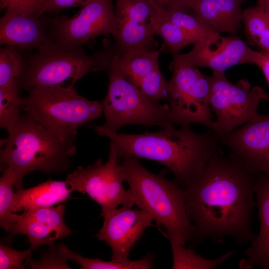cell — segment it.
Returning a JSON list of instances; mask_svg holds the SVG:
<instances>
[{
    "label": "cell",
    "instance_id": "obj_33",
    "mask_svg": "<svg viewBox=\"0 0 269 269\" xmlns=\"http://www.w3.org/2000/svg\"><path fill=\"white\" fill-rule=\"evenodd\" d=\"M67 260L61 253L58 247V248H51L48 252L43 255L41 259L38 262L29 259L26 263L30 264L33 269H69L66 264Z\"/></svg>",
    "mask_w": 269,
    "mask_h": 269
},
{
    "label": "cell",
    "instance_id": "obj_13",
    "mask_svg": "<svg viewBox=\"0 0 269 269\" xmlns=\"http://www.w3.org/2000/svg\"><path fill=\"white\" fill-rule=\"evenodd\" d=\"M257 52L239 38L219 34L197 41L187 53L175 54L173 63L207 67L213 71L225 72L236 65L254 64Z\"/></svg>",
    "mask_w": 269,
    "mask_h": 269
},
{
    "label": "cell",
    "instance_id": "obj_17",
    "mask_svg": "<svg viewBox=\"0 0 269 269\" xmlns=\"http://www.w3.org/2000/svg\"><path fill=\"white\" fill-rule=\"evenodd\" d=\"M243 0H186L187 8L211 31L235 33L241 27Z\"/></svg>",
    "mask_w": 269,
    "mask_h": 269
},
{
    "label": "cell",
    "instance_id": "obj_15",
    "mask_svg": "<svg viewBox=\"0 0 269 269\" xmlns=\"http://www.w3.org/2000/svg\"><path fill=\"white\" fill-rule=\"evenodd\" d=\"M65 209L64 205H59L24 210L11 230V236L26 235L30 247L34 250L40 245L51 246L56 240L72 232L64 222Z\"/></svg>",
    "mask_w": 269,
    "mask_h": 269
},
{
    "label": "cell",
    "instance_id": "obj_7",
    "mask_svg": "<svg viewBox=\"0 0 269 269\" xmlns=\"http://www.w3.org/2000/svg\"><path fill=\"white\" fill-rule=\"evenodd\" d=\"M107 71L108 92L101 102L105 122L99 126L101 129L117 133L129 124L157 126L162 129L173 125L168 120V105H161L146 98L119 72L112 60Z\"/></svg>",
    "mask_w": 269,
    "mask_h": 269
},
{
    "label": "cell",
    "instance_id": "obj_16",
    "mask_svg": "<svg viewBox=\"0 0 269 269\" xmlns=\"http://www.w3.org/2000/svg\"><path fill=\"white\" fill-rule=\"evenodd\" d=\"M39 17L5 11L0 20V44L25 50L39 49L49 39L46 33V22Z\"/></svg>",
    "mask_w": 269,
    "mask_h": 269
},
{
    "label": "cell",
    "instance_id": "obj_6",
    "mask_svg": "<svg viewBox=\"0 0 269 269\" xmlns=\"http://www.w3.org/2000/svg\"><path fill=\"white\" fill-rule=\"evenodd\" d=\"M113 53L102 51L92 56L86 54L81 46L48 41L38 51L24 59L20 87L29 89L39 86H61L71 80V87L88 73L106 70Z\"/></svg>",
    "mask_w": 269,
    "mask_h": 269
},
{
    "label": "cell",
    "instance_id": "obj_9",
    "mask_svg": "<svg viewBox=\"0 0 269 269\" xmlns=\"http://www.w3.org/2000/svg\"><path fill=\"white\" fill-rule=\"evenodd\" d=\"M173 75L168 82V120L181 126L197 123L212 129L210 76L195 66L173 63Z\"/></svg>",
    "mask_w": 269,
    "mask_h": 269
},
{
    "label": "cell",
    "instance_id": "obj_18",
    "mask_svg": "<svg viewBox=\"0 0 269 269\" xmlns=\"http://www.w3.org/2000/svg\"><path fill=\"white\" fill-rule=\"evenodd\" d=\"M257 197L256 206L261 223L259 234L251 242L245 251L247 259L243 260L246 269L255 265L263 269H269V178L256 177L254 186Z\"/></svg>",
    "mask_w": 269,
    "mask_h": 269
},
{
    "label": "cell",
    "instance_id": "obj_10",
    "mask_svg": "<svg viewBox=\"0 0 269 269\" xmlns=\"http://www.w3.org/2000/svg\"><path fill=\"white\" fill-rule=\"evenodd\" d=\"M120 158L110 145L107 161L98 160L86 167L79 166L65 180L73 190L87 194L102 207V214L122 205L134 206L132 194L126 190Z\"/></svg>",
    "mask_w": 269,
    "mask_h": 269
},
{
    "label": "cell",
    "instance_id": "obj_34",
    "mask_svg": "<svg viewBox=\"0 0 269 269\" xmlns=\"http://www.w3.org/2000/svg\"><path fill=\"white\" fill-rule=\"evenodd\" d=\"M92 0H44L42 14L47 11H58L64 8L82 6Z\"/></svg>",
    "mask_w": 269,
    "mask_h": 269
},
{
    "label": "cell",
    "instance_id": "obj_26",
    "mask_svg": "<svg viewBox=\"0 0 269 269\" xmlns=\"http://www.w3.org/2000/svg\"><path fill=\"white\" fill-rule=\"evenodd\" d=\"M16 175L10 167H7L0 178V225L6 232H10L18 222L20 215L14 214L13 207Z\"/></svg>",
    "mask_w": 269,
    "mask_h": 269
},
{
    "label": "cell",
    "instance_id": "obj_4",
    "mask_svg": "<svg viewBox=\"0 0 269 269\" xmlns=\"http://www.w3.org/2000/svg\"><path fill=\"white\" fill-rule=\"evenodd\" d=\"M0 144V161L11 168L16 175L15 187L22 188V180L27 173L66 171L70 158L76 151L74 143L63 142L35 120L21 116L15 126Z\"/></svg>",
    "mask_w": 269,
    "mask_h": 269
},
{
    "label": "cell",
    "instance_id": "obj_1",
    "mask_svg": "<svg viewBox=\"0 0 269 269\" xmlns=\"http://www.w3.org/2000/svg\"><path fill=\"white\" fill-rule=\"evenodd\" d=\"M256 177L219 150L204 169L182 186L192 240L221 242L231 237L239 244L251 242Z\"/></svg>",
    "mask_w": 269,
    "mask_h": 269
},
{
    "label": "cell",
    "instance_id": "obj_29",
    "mask_svg": "<svg viewBox=\"0 0 269 269\" xmlns=\"http://www.w3.org/2000/svg\"><path fill=\"white\" fill-rule=\"evenodd\" d=\"M170 19L176 25L194 38L197 41L215 37L220 34L208 29L195 15L193 16L179 10H168Z\"/></svg>",
    "mask_w": 269,
    "mask_h": 269
},
{
    "label": "cell",
    "instance_id": "obj_22",
    "mask_svg": "<svg viewBox=\"0 0 269 269\" xmlns=\"http://www.w3.org/2000/svg\"><path fill=\"white\" fill-rule=\"evenodd\" d=\"M153 7L151 20L155 35H158L174 53L197 41L182 28L175 24L169 18L166 9L152 1L148 0Z\"/></svg>",
    "mask_w": 269,
    "mask_h": 269
},
{
    "label": "cell",
    "instance_id": "obj_2",
    "mask_svg": "<svg viewBox=\"0 0 269 269\" xmlns=\"http://www.w3.org/2000/svg\"><path fill=\"white\" fill-rule=\"evenodd\" d=\"M94 128L100 135L109 138L120 158H144L162 164L172 172L179 186L186 185L200 173L221 150V139L211 129L197 134L190 125L179 129L172 125L156 132L128 134L111 133L99 126Z\"/></svg>",
    "mask_w": 269,
    "mask_h": 269
},
{
    "label": "cell",
    "instance_id": "obj_11",
    "mask_svg": "<svg viewBox=\"0 0 269 269\" xmlns=\"http://www.w3.org/2000/svg\"><path fill=\"white\" fill-rule=\"evenodd\" d=\"M50 22V39L81 46L98 36L113 35L118 27L113 0H92L74 16H59Z\"/></svg>",
    "mask_w": 269,
    "mask_h": 269
},
{
    "label": "cell",
    "instance_id": "obj_36",
    "mask_svg": "<svg viewBox=\"0 0 269 269\" xmlns=\"http://www.w3.org/2000/svg\"><path fill=\"white\" fill-rule=\"evenodd\" d=\"M156 5L168 10L184 11L187 9L186 0H150Z\"/></svg>",
    "mask_w": 269,
    "mask_h": 269
},
{
    "label": "cell",
    "instance_id": "obj_21",
    "mask_svg": "<svg viewBox=\"0 0 269 269\" xmlns=\"http://www.w3.org/2000/svg\"><path fill=\"white\" fill-rule=\"evenodd\" d=\"M117 29L112 35L119 50L117 53L148 49L155 35L151 21L148 23L127 19H117Z\"/></svg>",
    "mask_w": 269,
    "mask_h": 269
},
{
    "label": "cell",
    "instance_id": "obj_31",
    "mask_svg": "<svg viewBox=\"0 0 269 269\" xmlns=\"http://www.w3.org/2000/svg\"><path fill=\"white\" fill-rule=\"evenodd\" d=\"M33 249L29 248L24 251H17L4 245H0V269H24L23 261L30 259Z\"/></svg>",
    "mask_w": 269,
    "mask_h": 269
},
{
    "label": "cell",
    "instance_id": "obj_12",
    "mask_svg": "<svg viewBox=\"0 0 269 269\" xmlns=\"http://www.w3.org/2000/svg\"><path fill=\"white\" fill-rule=\"evenodd\" d=\"M231 158L256 177L269 178V114L235 129L221 139Z\"/></svg>",
    "mask_w": 269,
    "mask_h": 269
},
{
    "label": "cell",
    "instance_id": "obj_3",
    "mask_svg": "<svg viewBox=\"0 0 269 269\" xmlns=\"http://www.w3.org/2000/svg\"><path fill=\"white\" fill-rule=\"evenodd\" d=\"M123 158L122 176L129 185L134 205L149 213L157 225L166 230L169 241L184 245L192 240L194 228L187 214L182 188L166 179L165 170L154 174L137 158Z\"/></svg>",
    "mask_w": 269,
    "mask_h": 269
},
{
    "label": "cell",
    "instance_id": "obj_5",
    "mask_svg": "<svg viewBox=\"0 0 269 269\" xmlns=\"http://www.w3.org/2000/svg\"><path fill=\"white\" fill-rule=\"evenodd\" d=\"M21 98V110L60 140L74 143L80 126L99 118L101 102L90 101L74 87L60 85L35 87Z\"/></svg>",
    "mask_w": 269,
    "mask_h": 269
},
{
    "label": "cell",
    "instance_id": "obj_23",
    "mask_svg": "<svg viewBox=\"0 0 269 269\" xmlns=\"http://www.w3.org/2000/svg\"><path fill=\"white\" fill-rule=\"evenodd\" d=\"M242 20L251 42L269 52V5L258 4L243 10Z\"/></svg>",
    "mask_w": 269,
    "mask_h": 269
},
{
    "label": "cell",
    "instance_id": "obj_28",
    "mask_svg": "<svg viewBox=\"0 0 269 269\" xmlns=\"http://www.w3.org/2000/svg\"><path fill=\"white\" fill-rule=\"evenodd\" d=\"M24 59L14 46H7L0 51V87L19 79L23 72Z\"/></svg>",
    "mask_w": 269,
    "mask_h": 269
},
{
    "label": "cell",
    "instance_id": "obj_14",
    "mask_svg": "<svg viewBox=\"0 0 269 269\" xmlns=\"http://www.w3.org/2000/svg\"><path fill=\"white\" fill-rule=\"evenodd\" d=\"M102 215L104 223L96 237L110 247L112 260L129 259L132 248L141 238L145 229L153 226L151 215L138 208L132 209L123 206Z\"/></svg>",
    "mask_w": 269,
    "mask_h": 269
},
{
    "label": "cell",
    "instance_id": "obj_37",
    "mask_svg": "<svg viewBox=\"0 0 269 269\" xmlns=\"http://www.w3.org/2000/svg\"><path fill=\"white\" fill-rule=\"evenodd\" d=\"M258 4L262 5H269V0H258Z\"/></svg>",
    "mask_w": 269,
    "mask_h": 269
},
{
    "label": "cell",
    "instance_id": "obj_8",
    "mask_svg": "<svg viewBox=\"0 0 269 269\" xmlns=\"http://www.w3.org/2000/svg\"><path fill=\"white\" fill-rule=\"evenodd\" d=\"M210 78L209 104L216 116L211 129L221 139L256 119L259 115V104L265 101L267 93L260 86L252 87L246 79L233 84L227 79L224 72L213 71Z\"/></svg>",
    "mask_w": 269,
    "mask_h": 269
},
{
    "label": "cell",
    "instance_id": "obj_20",
    "mask_svg": "<svg viewBox=\"0 0 269 269\" xmlns=\"http://www.w3.org/2000/svg\"><path fill=\"white\" fill-rule=\"evenodd\" d=\"M160 51L161 49L153 51L140 48L113 53L112 63L127 80L137 87L143 77L159 67Z\"/></svg>",
    "mask_w": 269,
    "mask_h": 269
},
{
    "label": "cell",
    "instance_id": "obj_30",
    "mask_svg": "<svg viewBox=\"0 0 269 269\" xmlns=\"http://www.w3.org/2000/svg\"><path fill=\"white\" fill-rule=\"evenodd\" d=\"M137 87L150 100L159 103L168 98V82L163 77L157 67L143 77Z\"/></svg>",
    "mask_w": 269,
    "mask_h": 269
},
{
    "label": "cell",
    "instance_id": "obj_19",
    "mask_svg": "<svg viewBox=\"0 0 269 269\" xmlns=\"http://www.w3.org/2000/svg\"><path fill=\"white\" fill-rule=\"evenodd\" d=\"M69 187L66 181L49 180L28 189L18 188L14 194L13 211L48 207L64 202L74 191Z\"/></svg>",
    "mask_w": 269,
    "mask_h": 269
},
{
    "label": "cell",
    "instance_id": "obj_27",
    "mask_svg": "<svg viewBox=\"0 0 269 269\" xmlns=\"http://www.w3.org/2000/svg\"><path fill=\"white\" fill-rule=\"evenodd\" d=\"M18 79L0 87V126L8 133L15 126L21 116V98Z\"/></svg>",
    "mask_w": 269,
    "mask_h": 269
},
{
    "label": "cell",
    "instance_id": "obj_24",
    "mask_svg": "<svg viewBox=\"0 0 269 269\" xmlns=\"http://www.w3.org/2000/svg\"><path fill=\"white\" fill-rule=\"evenodd\" d=\"M173 257V269H213L221 266L234 253L229 251L218 258L208 259L196 254L190 248H186L182 244L169 241Z\"/></svg>",
    "mask_w": 269,
    "mask_h": 269
},
{
    "label": "cell",
    "instance_id": "obj_35",
    "mask_svg": "<svg viewBox=\"0 0 269 269\" xmlns=\"http://www.w3.org/2000/svg\"><path fill=\"white\" fill-rule=\"evenodd\" d=\"M254 64L257 65L262 71L269 88V52L262 50L257 51ZM265 101H269V91Z\"/></svg>",
    "mask_w": 269,
    "mask_h": 269
},
{
    "label": "cell",
    "instance_id": "obj_25",
    "mask_svg": "<svg viewBox=\"0 0 269 269\" xmlns=\"http://www.w3.org/2000/svg\"><path fill=\"white\" fill-rule=\"evenodd\" d=\"M63 254L68 260L77 262L83 269H153V255L148 253L142 259L132 261L114 260L104 261L99 259H89L82 257L66 247L63 249Z\"/></svg>",
    "mask_w": 269,
    "mask_h": 269
},
{
    "label": "cell",
    "instance_id": "obj_32",
    "mask_svg": "<svg viewBox=\"0 0 269 269\" xmlns=\"http://www.w3.org/2000/svg\"><path fill=\"white\" fill-rule=\"evenodd\" d=\"M44 0H0L1 9L18 13H27L37 17L42 14Z\"/></svg>",
    "mask_w": 269,
    "mask_h": 269
}]
</instances>
